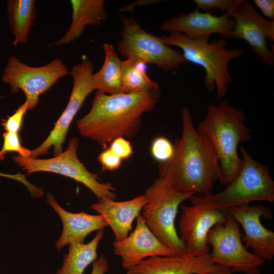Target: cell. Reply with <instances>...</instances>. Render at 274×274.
I'll return each mask as SVG.
<instances>
[{
  "label": "cell",
  "instance_id": "6da1fadb",
  "mask_svg": "<svg viewBox=\"0 0 274 274\" xmlns=\"http://www.w3.org/2000/svg\"><path fill=\"white\" fill-rule=\"evenodd\" d=\"M182 133L168 161L160 163L158 177L175 189L208 196L221 177L219 162L209 140L197 132L187 107L182 114Z\"/></svg>",
  "mask_w": 274,
  "mask_h": 274
},
{
  "label": "cell",
  "instance_id": "7a4b0ae2",
  "mask_svg": "<svg viewBox=\"0 0 274 274\" xmlns=\"http://www.w3.org/2000/svg\"><path fill=\"white\" fill-rule=\"evenodd\" d=\"M160 88L132 93L108 94L96 90L89 112L79 119L80 134L107 149L115 139L135 137L141 117L159 101Z\"/></svg>",
  "mask_w": 274,
  "mask_h": 274
},
{
  "label": "cell",
  "instance_id": "3957f363",
  "mask_svg": "<svg viewBox=\"0 0 274 274\" xmlns=\"http://www.w3.org/2000/svg\"><path fill=\"white\" fill-rule=\"evenodd\" d=\"M245 112L226 100L209 105L207 114L197 131L212 146L219 162L221 184L227 185L238 175L243 159L237 153L239 144L250 140L251 130L246 126Z\"/></svg>",
  "mask_w": 274,
  "mask_h": 274
},
{
  "label": "cell",
  "instance_id": "277c9868",
  "mask_svg": "<svg viewBox=\"0 0 274 274\" xmlns=\"http://www.w3.org/2000/svg\"><path fill=\"white\" fill-rule=\"evenodd\" d=\"M160 38L168 46L181 48L187 62L198 65L204 70L203 80L209 91L216 89L218 99L225 96L232 80L228 70L229 63L242 55V49H226L228 42L225 40L209 42L210 38L193 40L176 32L161 36Z\"/></svg>",
  "mask_w": 274,
  "mask_h": 274
},
{
  "label": "cell",
  "instance_id": "5b68a950",
  "mask_svg": "<svg viewBox=\"0 0 274 274\" xmlns=\"http://www.w3.org/2000/svg\"><path fill=\"white\" fill-rule=\"evenodd\" d=\"M243 165L237 177L222 191L215 194H194L188 200L222 211L253 201H274V181L267 167L254 159L243 147L240 148Z\"/></svg>",
  "mask_w": 274,
  "mask_h": 274
},
{
  "label": "cell",
  "instance_id": "8992f818",
  "mask_svg": "<svg viewBox=\"0 0 274 274\" xmlns=\"http://www.w3.org/2000/svg\"><path fill=\"white\" fill-rule=\"evenodd\" d=\"M144 194L147 202L141 215L146 225L174 255L185 254V247L177 233L175 220L181 203L195 194L179 191L158 177L145 190Z\"/></svg>",
  "mask_w": 274,
  "mask_h": 274
},
{
  "label": "cell",
  "instance_id": "52a82bcc",
  "mask_svg": "<svg viewBox=\"0 0 274 274\" xmlns=\"http://www.w3.org/2000/svg\"><path fill=\"white\" fill-rule=\"evenodd\" d=\"M79 147L77 138L69 139L66 149L60 154L48 159L25 158L18 155L12 158L14 162L26 175L46 172L58 174L81 183L98 198H116L115 188L110 182L100 181L97 175L89 172L78 157Z\"/></svg>",
  "mask_w": 274,
  "mask_h": 274
},
{
  "label": "cell",
  "instance_id": "ba28073f",
  "mask_svg": "<svg viewBox=\"0 0 274 274\" xmlns=\"http://www.w3.org/2000/svg\"><path fill=\"white\" fill-rule=\"evenodd\" d=\"M122 29L117 45L119 53L145 64L170 71L186 63L182 54L165 44L160 37L143 29L134 18L121 16Z\"/></svg>",
  "mask_w": 274,
  "mask_h": 274
},
{
  "label": "cell",
  "instance_id": "9c48e42d",
  "mask_svg": "<svg viewBox=\"0 0 274 274\" xmlns=\"http://www.w3.org/2000/svg\"><path fill=\"white\" fill-rule=\"evenodd\" d=\"M238 223L227 211L225 222L216 224L207 236V243L212 247L210 254L212 262L232 271L244 274H261L259 268L265 261L248 251L242 241Z\"/></svg>",
  "mask_w": 274,
  "mask_h": 274
},
{
  "label": "cell",
  "instance_id": "30bf717a",
  "mask_svg": "<svg viewBox=\"0 0 274 274\" xmlns=\"http://www.w3.org/2000/svg\"><path fill=\"white\" fill-rule=\"evenodd\" d=\"M68 74L67 67L59 58L42 66L32 67L12 56L8 60L2 80L9 85L12 92L21 90L28 104V110H32L37 106L40 96Z\"/></svg>",
  "mask_w": 274,
  "mask_h": 274
},
{
  "label": "cell",
  "instance_id": "8fae6325",
  "mask_svg": "<svg viewBox=\"0 0 274 274\" xmlns=\"http://www.w3.org/2000/svg\"><path fill=\"white\" fill-rule=\"evenodd\" d=\"M94 68L92 62L86 58L72 66L70 74L74 83L68 104L46 139L38 147L31 150V157L36 158L46 155L51 147L53 148L54 156L62 152V144L72 121L87 96L94 90L92 81Z\"/></svg>",
  "mask_w": 274,
  "mask_h": 274
},
{
  "label": "cell",
  "instance_id": "7c38bea8",
  "mask_svg": "<svg viewBox=\"0 0 274 274\" xmlns=\"http://www.w3.org/2000/svg\"><path fill=\"white\" fill-rule=\"evenodd\" d=\"M228 14L234 21L230 39L245 40L265 64L273 66V50L268 49L267 40L273 41L274 21L264 18L245 0Z\"/></svg>",
  "mask_w": 274,
  "mask_h": 274
},
{
  "label": "cell",
  "instance_id": "4fadbf2b",
  "mask_svg": "<svg viewBox=\"0 0 274 274\" xmlns=\"http://www.w3.org/2000/svg\"><path fill=\"white\" fill-rule=\"evenodd\" d=\"M180 208L179 236L185 247V254L193 257L209 254L208 234L216 224L225 222L227 211L199 204H183Z\"/></svg>",
  "mask_w": 274,
  "mask_h": 274
},
{
  "label": "cell",
  "instance_id": "5bb4252c",
  "mask_svg": "<svg viewBox=\"0 0 274 274\" xmlns=\"http://www.w3.org/2000/svg\"><path fill=\"white\" fill-rule=\"evenodd\" d=\"M226 211L243 227L245 235H242V241L245 243V248H251L255 255L264 261H271L274 256V232L261 222V217L272 218L270 208L263 204H245Z\"/></svg>",
  "mask_w": 274,
  "mask_h": 274
},
{
  "label": "cell",
  "instance_id": "9a60e30c",
  "mask_svg": "<svg viewBox=\"0 0 274 274\" xmlns=\"http://www.w3.org/2000/svg\"><path fill=\"white\" fill-rule=\"evenodd\" d=\"M233 26L234 21L228 13L217 16L196 9L168 19L161 24V29L169 33H181L193 40L210 38L213 33L230 39Z\"/></svg>",
  "mask_w": 274,
  "mask_h": 274
},
{
  "label": "cell",
  "instance_id": "2e32d148",
  "mask_svg": "<svg viewBox=\"0 0 274 274\" xmlns=\"http://www.w3.org/2000/svg\"><path fill=\"white\" fill-rule=\"evenodd\" d=\"M113 246L114 254L121 258L122 267L127 270L146 258L174 255L149 229L141 214L133 231L121 240H115Z\"/></svg>",
  "mask_w": 274,
  "mask_h": 274
},
{
  "label": "cell",
  "instance_id": "e0dca14e",
  "mask_svg": "<svg viewBox=\"0 0 274 274\" xmlns=\"http://www.w3.org/2000/svg\"><path fill=\"white\" fill-rule=\"evenodd\" d=\"M210 254L201 256L186 254L155 256L127 269V274H197L213 268Z\"/></svg>",
  "mask_w": 274,
  "mask_h": 274
},
{
  "label": "cell",
  "instance_id": "ac0fdd59",
  "mask_svg": "<svg viewBox=\"0 0 274 274\" xmlns=\"http://www.w3.org/2000/svg\"><path fill=\"white\" fill-rule=\"evenodd\" d=\"M146 202L144 194L123 201L102 198L92 204L90 208L102 216L112 230L115 240L119 241L129 234L134 219L141 214Z\"/></svg>",
  "mask_w": 274,
  "mask_h": 274
},
{
  "label": "cell",
  "instance_id": "d6986e66",
  "mask_svg": "<svg viewBox=\"0 0 274 274\" xmlns=\"http://www.w3.org/2000/svg\"><path fill=\"white\" fill-rule=\"evenodd\" d=\"M46 197L47 203L57 214L62 223V233L55 243L58 251L71 243H84L90 233L108 226L100 215H91L84 212H70L58 204L52 194L47 193Z\"/></svg>",
  "mask_w": 274,
  "mask_h": 274
},
{
  "label": "cell",
  "instance_id": "ffe728a7",
  "mask_svg": "<svg viewBox=\"0 0 274 274\" xmlns=\"http://www.w3.org/2000/svg\"><path fill=\"white\" fill-rule=\"evenodd\" d=\"M72 22L64 35L54 43L57 46L70 44L79 38L87 26L98 25L108 15L103 0H71Z\"/></svg>",
  "mask_w": 274,
  "mask_h": 274
},
{
  "label": "cell",
  "instance_id": "44dd1931",
  "mask_svg": "<svg viewBox=\"0 0 274 274\" xmlns=\"http://www.w3.org/2000/svg\"><path fill=\"white\" fill-rule=\"evenodd\" d=\"M103 49L105 59L102 66L92 78L94 90L111 95L122 93L121 60L111 44L104 43Z\"/></svg>",
  "mask_w": 274,
  "mask_h": 274
},
{
  "label": "cell",
  "instance_id": "7402d4cb",
  "mask_svg": "<svg viewBox=\"0 0 274 274\" xmlns=\"http://www.w3.org/2000/svg\"><path fill=\"white\" fill-rule=\"evenodd\" d=\"M104 235V228H102L87 243L69 244L68 253L64 255L62 265L56 274H83L86 267L98 258L97 247Z\"/></svg>",
  "mask_w": 274,
  "mask_h": 274
},
{
  "label": "cell",
  "instance_id": "603a6c76",
  "mask_svg": "<svg viewBox=\"0 0 274 274\" xmlns=\"http://www.w3.org/2000/svg\"><path fill=\"white\" fill-rule=\"evenodd\" d=\"M7 10L10 27L14 37L13 45L26 43L37 14L36 1H8Z\"/></svg>",
  "mask_w": 274,
  "mask_h": 274
},
{
  "label": "cell",
  "instance_id": "cb8c5ba5",
  "mask_svg": "<svg viewBox=\"0 0 274 274\" xmlns=\"http://www.w3.org/2000/svg\"><path fill=\"white\" fill-rule=\"evenodd\" d=\"M146 65L131 58L121 60L123 93H132L160 88L158 83L148 76Z\"/></svg>",
  "mask_w": 274,
  "mask_h": 274
},
{
  "label": "cell",
  "instance_id": "d4e9b609",
  "mask_svg": "<svg viewBox=\"0 0 274 274\" xmlns=\"http://www.w3.org/2000/svg\"><path fill=\"white\" fill-rule=\"evenodd\" d=\"M3 145L0 150V161H3L6 154L11 152L18 153V155L20 157H31V150L21 145L18 133L5 131L3 134Z\"/></svg>",
  "mask_w": 274,
  "mask_h": 274
},
{
  "label": "cell",
  "instance_id": "484cf974",
  "mask_svg": "<svg viewBox=\"0 0 274 274\" xmlns=\"http://www.w3.org/2000/svg\"><path fill=\"white\" fill-rule=\"evenodd\" d=\"M153 158L160 163L169 160L174 152V147L171 142L164 136H157L152 142L150 148Z\"/></svg>",
  "mask_w": 274,
  "mask_h": 274
},
{
  "label": "cell",
  "instance_id": "4316f807",
  "mask_svg": "<svg viewBox=\"0 0 274 274\" xmlns=\"http://www.w3.org/2000/svg\"><path fill=\"white\" fill-rule=\"evenodd\" d=\"M244 0H195L196 9L207 12L218 9L221 12L229 13L232 12Z\"/></svg>",
  "mask_w": 274,
  "mask_h": 274
},
{
  "label": "cell",
  "instance_id": "83f0119b",
  "mask_svg": "<svg viewBox=\"0 0 274 274\" xmlns=\"http://www.w3.org/2000/svg\"><path fill=\"white\" fill-rule=\"evenodd\" d=\"M28 104L25 101L19 107L15 113L2 120V125L6 132L19 133L21 128L24 116L28 110Z\"/></svg>",
  "mask_w": 274,
  "mask_h": 274
},
{
  "label": "cell",
  "instance_id": "f1b7e54d",
  "mask_svg": "<svg viewBox=\"0 0 274 274\" xmlns=\"http://www.w3.org/2000/svg\"><path fill=\"white\" fill-rule=\"evenodd\" d=\"M98 160L104 170L114 171L118 169L122 160L108 147L98 156Z\"/></svg>",
  "mask_w": 274,
  "mask_h": 274
},
{
  "label": "cell",
  "instance_id": "f546056e",
  "mask_svg": "<svg viewBox=\"0 0 274 274\" xmlns=\"http://www.w3.org/2000/svg\"><path fill=\"white\" fill-rule=\"evenodd\" d=\"M109 147L122 160L129 159L133 153L130 143L122 137L113 140Z\"/></svg>",
  "mask_w": 274,
  "mask_h": 274
},
{
  "label": "cell",
  "instance_id": "4dcf8cb0",
  "mask_svg": "<svg viewBox=\"0 0 274 274\" xmlns=\"http://www.w3.org/2000/svg\"><path fill=\"white\" fill-rule=\"evenodd\" d=\"M0 177L9 178L22 183L28 190L31 196L35 198L41 197L44 194L42 188L37 187L29 183L26 179V176L20 173L16 174H8L0 172Z\"/></svg>",
  "mask_w": 274,
  "mask_h": 274
},
{
  "label": "cell",
  "instance_id": "1f68e13d",
  "mask_svg": "<svg viewBox=\"0 0 274 274\" xmlns=\"http://www.w3.org/2000/svg\"><path fill=\"white\" fill-rule=\"evenodd\" d=\"M255 5L260 9L266 17L271 20L274 19L273 0H254Z\"/></svg>",
  "mask_w": 274,
  "mask_h": 274
},
{
  "label": "cell",
  "instance_id": "d6a6232c",
  "mask_svg": "<svg viewBox=\"0 0 274 274\" xmlns=\"http://www.w3.org/2000/svg\"><path fill=\"white\" fill-rule=\"evenodd\" d=\"M108 269V261L104 255H101L93 262L91 274H105Z\"/></svg>",
  "mask_w": 274,
  "mask_h": 274
},
{
  "label": "cell",
  "instance_id": "836d02e7",
  "mask_svg": "<svg viewBox=\"0 0 274 274\" xmlns=\"http://www.w3.org/2000/svg\"><path fill=\"white\" fill-rule=\"evenodd\" d=\"M159 1H155V0H142L135 2L134 3H131L123 8H122L120 11H128L131 12L132 11L133 8L138 5L139 6H146L148 5L153 4L155 3H157Z\"/></svg>",
  "mask_w": 274,
  "mask_h": 274
},
{
  "label": "cell",
  "instance_id": "e575fe53",
  "mask_svg": "<svg viewBox=\"0 0 274 274\" xmlns=\"http://www.w3.org/2000/svg\"><path fill=\"white\" fill-rule=\"evenodd\" d=\"M197 274H233L229 268L224 266L216 265L212 269Z\"/></svg>",
  "mask_w": 274,
  "mask_h": 274
}]
</instances>
